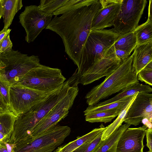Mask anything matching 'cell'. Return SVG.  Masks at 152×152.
Instances as JSON below:
<instances>
[{
    "instance_id": "obj_12",
    "label": "cell",
    "mask_w": 152,
    "mask_h": 152,
    "mask_svg": "<svg viewBox=\"0 0 152 152\" xmlns=\"http://www.w3.org/2000/svg\"><path fill=\"white\" fill-rule=\"evenodd\" d=\"M122 62L116 55L113 45L102 58L94 63L80 76V83L86 85L104 76L108 77Z\"/></svg>"
},
{
    "instance_id": "obj_28",
    "label": "cell",
    "mask_w": 152,
    "mask_h": 152,
    "mask_svg": "<svg viewBox=\"0 0 152 152\" xmlns=\"http://www.w3.org/2000/svg\"><path fill=\"white\" fill-rule=\"evenodd\" d=\"M68 0H41L38 6L46 14L52 15V14L63 6Z\"/></svg>"
},
{
    "instance_id": "obj_37",
    "label": "cell",
    "mask_w": 152,
    "mask_h": 152,
    "mask_svg": "<svg viewBox=\"0 0 152 152\" xmlns=\"http://www.w3.org/2000/svg\"><path fill=\"white\" fill-rule=\"evenodd\" d=\"M11 29L10 28L7 30L3 29L0 31V43L2 42L5 37L9 33H10Z\"/></svg>"
},
{
    "instance_id": "obj_32",
    "label": "cell",
    "mask_w": 152,
    "mask_h": 152,
    "mask_svg": "<svg viewBox=\"0 0 152 152\" xmlns=\"http://www.w3.org/2000/svg\"><path fill=\"white\" fill-rule=\"evenodd\" d=\"M10 34H8L0 43V54L12 50L13 45L10 38Z\"/></svg>"
},
{
    "instance_id": "obj_42",
    "label": "cell",
    "mask_w": 152,
    "mask_h": 152,
    "mask_svg": "<svg viewBox=\"0 0 152 152\" xmlns=\"http://www.w3.org/2000/svg\"><path fill=\"white\" fill-rule=\"evenodd\" d=\"M146 152H152L151 151H150L149 150V151H147Z\"/></svg>"
},
{
    "instance_id": "obj_26",
    "label": "cell",
    "mask_w": 152,
    "mask_h": 152,
    "mask_svg": "<svg viewBox=\"0 0 152 152\" xmlns=\"http://www.w3.org/2000/svg\"><path fill=\"white\" fill-rule=\"evenodd\" d=\"M122 110L105 111L88 114L85 115V120L91 123L103 122L106 123L111 122L119 115Z\"/></svg>"
},
{
    "instance_id": "obj_4",
    "label": "cell",
    "mask_w": 152,
    "mask_h": 152,
    "mask_svg": "<svg viewBox=\"0 0 152 152\" xmlns=\"http://www.w3.org/2000/svg\"><path fill=\"white\" fill-rule=\"evenodd\" d=\"M119 35L112 29L91 30L83 48L77 73L81 76L94 63L102 58Z\"/></svg>"
},
{
    "instance_id": "obj_2",
    "label": "cell",
    "mask_w": 152,
    "mask_h": 152,
    "mask_svg": "<svg viewBox=\"0 0 152 152\" xmlns=\"http://www.w3.org/2000/svg\"><path fill=\"white\" fill-rule=\"evenodd\" d=\"M79 79L75 73L62 86L48 95L28 111L18 116L15 123L14 130L9 143H16L31 136L38 123L67 94L74 83Z\"/></svg>"
},
{
    "instance_id": "obj_23",
    "label": "cell",
    "mask_w": 152,
    "mask_h": 152,
    "mask_svg": "<svg viewBox=\"0 0 152 152\" xmlns=\"http://www.w3.org/2000/svg\"><path fill=\"white\" fill-rule=\"evenodd\" d=\"M138 92L134 94L126 106L121 112L114 121L108 126L105 127L102 135L101 140H106L115 130L122 125L124 122L126 114Z\"/></svg>"
},
{
    "instance_id": "obj_41",
    "label": "cell",
    "mask_w": 152,
    "mask_h": 152,
    "mask_svg": "<svg viewBox=\"0 0 152 152\" xmlns=\"http://www.w3.org/2000/svg\"><path fill=\"white\" fill-rule=\"evenodd\" d=\"M5 65L0 59V72L4 68Z\"/></svg>"
},
{
    "instance_id": "obj_19",
    "label": "cell",
    "mask_w": 152,
    "mask_h": 152,
    "mask_svg": "<svg viewBox=\"0 0 152 152\" xmlns=\"http://www.w3.org/2000/svg\"><path fill=\"white\" fill-rule=\"evenodd\" d=\"M131 125H122L106 140L102 141L94 152H116L118 141L123 132Z\"/></svg>"
},
{
    "instance_id": "obj_16",
    "label": "cell",
    "mask_w": 152,
    "mask_h": 152,
    "mask_svg": "<svg viewBox=\"0 0 152 152\" xmlns=\"http://www.w3.org/2000/svg\"><path fill=\"white\" fill-rule=\"evenodd\" d=\"M132 67L136 74L152 61V41L137 45L133 53Z\"/></svg>"
},
{
    "instance_id": "obj_15",
    "label": "cell",
    "mask_w": 152,
    "mask_h": 152,
    "mask_svg": "<svg viewBox=\"0 0 152 152\" xmlns=\"http://www.w3.org/2000/svg\"><path fill=\"white\" fill-rule=\"evenodd\" d=\"M147 128L144 125L127 128L118 141L116 152H143V140Z\"/></svg>"
},
{
    "instance_id": "obj_39",
    "label": "cell",
    "mask_w": 152,
    "mask_h": 152,
    "mask_svg": "<svg viewBox=\"0 0 152 152\" xmlns=\"http://www.w3.org/2000/svg\"><path fill=\"white\" fill-rule=\"evenodd\" d=\"M144 125L148 129H152V122L147 118L143 119L141 121Z\"/></svg>"
},
{
    "instance_id": "obj_5",
    "label": "cell",
    "mask_w": 152,
    "mask_h": 152,
    "mask_svg": "<svg viewBox=\"0 0 152 152\" xmlns=\"http://www.w3.org/2000/svg\"><path fill=\"white\" fill-rule=\"evenodd\" d=\"M71 131L68 126L57 124L42 134L16 143L15 152H52L63 142Z\"/></svg>"
},
{
    "instance_id": "obj_36",
    "label": "cell",
    "mask_w": 152,
    "mask_h": 152,
    "mask_svg": "<svg viewBox=\"0 0 152 152\" xmlns=\"http://www.w3.org/2000/svg\"><path fill=\"white\" fill-rule=\"evenodd\" d=\"M8 152H15V150L16 147V143H11L4 142Z\"/></svg>"
},
{
    "instance_id": "obj_38",
    "label": "cell",
    "mask_w": 152,
    "mask_h": 152,
    "mask_svg": "<svg viewBox=\"0 0 152 152\" xmlns=\"http://www.w3.org/2000/svg\"><path fill=\"white\" fill-rule=\"evenodd\" d=\"M148 18L152 20V0L149 1L148 7Z\"/></svg>"
},
{
    "instance_id": "obj_6",
    "label": "cell",
    "mask_w": 152,
    "mask_h": 152,
    "mask_svg": "<svg viewBox=\"0 0 152 152\" xmlns=\"http://www.w3.org/2000/svg\"><path fill=\"white\" fill-rule=\"evenodd\" d=\"M66 79L60 69L41 64L29 71L17 83L50 93L61 87Z\"/></svg>"
},
{
    "instance_id": "obj_43",
    "label": "cell",
    "mask_w": 152,
    "mask_h": 152,
    "mask_svg": "<svg viewBox=\"0 0 152 152\" xmlns=\"http://www.w3.org/2000/svg\"><path fill=\"white\" fill-rule=\"evenodd\" d=\"M2 112V111H0V113H1V112Z\"/></svg>"
},
{
    "instance_id": "obj_9",
    "label": "cell",
    "mask_w": 152,
    "mask_h": 152,
    "mask_svg": "<svg viewBox=\"0 0 152 152\" xmlns=\"http://www.w3.org/2000/svg\"><path fill=\"white\" fill-rule=\"evenodd\" d=\"M79 79L80 78L74 83L66 96L38 123L31 136L34 137L44 132L50 128L56 125L68 115L69 110L72 106L78 94V85L80 83Z\"/></svg>"
},
{
    "instance_id": "obj_34",
    "label": "cell",
    "mask_w": 152,
    "mask_h": 152,
    "mask_svg": "<svg viewBox=\"0 0 152 152\" xmlns=\"http://www.w3.org/2000/svg\"><path fill=\"white\" fill-rule=\"evenodd\" d=\"M115 52L116 56L122 61L127 58L130 55L125 50L115 48Z\"/></svg>"
},
{
    "instance_id": "obj_8",
    "label": "cell",
    "mask_w": 152,
    "mask_h": 152,
    "mask_svg": "<svg viewBox=\"0 0 152 152\" xmlns=\"http://www.w3.org/2000/svg\"><path fill=\"white\" fill-rule=\"evenodd\" d=\"M147 2L146 0H121L112 29L119 34L133 31L138 26Z\"/></svg>"
},
{
    "instance_id": "obj_20",
    "label": "cell",
    "mask_w": 152,
    "mask_h": 152,
    "mask_svg": "<svg viewBox=\"0 0 152 152\" xmlns=\"http://www.w3.org/2000/svg\"><path fill=\"white\" fill-rule=\"evenodd\" d=\"M152 91V88L150 86L140 84L138 82L134 85L125 88L113 97L103 102H99L95 105L101 106L107 104L124 97L132 96L138 92L150 93Z\"/></svg>"
},
{
    "instance_id": "obj_24",
    "label": "cell",
    "mask_w": 152,
    "mask_h": 152,
    "mask_svg": "<svg viewBox=\"0 0 152 152\" xmlns=\"http://www.w3.org/2000/svg\"><path fill=\"white\" fill-rule=\"evenodd\" d=\"M114 45L115 48L125 50L130 54L137 46L136 39L134 31L120 34Z\"/></svg>"
},
{
    "instance_id": "obj_25",
    "label": "cell",
    "mask_w": 152,
    "mask_h": 152,
    "mask_svg": "<svg viewBox=\"0 0 152 152\" xmlns=\"http://www.w3.org/2000/svg\"><path fill=\"white\" fill-rule=\"evenodd\" d=\"M137 45L152 41V20L148 19L144 23L134 30Z\"/></svg>"
},
{
    "instance_id": "obj_29",
    "label": "cell",
    "mask_w": 152,
    "mask_h": 152,
    "mask_svg": "<svg viewBox=\"0 0 152 152\" xmlns=\"http://www.w3.org/2000/svg\"><path fill=\"white\" fill-rule=\"evenodd\" d=\"M11 84L0 73V94L9 108V91Z\"/></svg>"
},
{
    "instance_id": "obj_27",
    "label": "cell",
    "mask_w": 152,
    "mask_h": 152,
    "mask_svg": "<svg viewBox=\"0 0 152 152\" xmlns=\"http://www.w3.org/2000/svg\"><path fill=\"white\" fill-rule=\"evenodd\" d=\"M98 0H68L61 7L54 12L52 15L57 16L60 15L92 4Z\"/></svg>"
},
{
    "instance_id": "obj_3",
    "label": "cell",
    "mask_w": 152,
    "mask_h": 152,
    "mask_svg": "<svg viewBox=\"0 0 152 152\" xmlns=\"http://www.w3.org/2000/svg\"><path fill=\"white\" fill-rule=\"evenodd\" d=\"M133 58L132 54L102 83L87 93L85 98L88 105L96 104L101 100L139 82L132 67Z\"/></svg>"
},
{
    "instance_id": "obj_1",
    "label": "cell",
    "mask_w": 152,
    "mask_h": 152,
    "mask_svg": "<svg viewBox=\"0 0 152 152\" xmlns=\"http://www.w3.org/2000/svg\"><path fill=\"white\" fill-rule=\"evenodd\" d=\"M101 7L99 0L90 5L55 16L45 28L61 38L65 51L78 68L83 47L91 31L93 18Z\"/></svg>"
},
{
    "instance_id": "obj_18",
    "label": "cell",
    "mask_w": 152,
    "mask_h": 152,
    "mask_svg": "<svg viewBox=\"0 0 152 152\" xmlns=\"http://www.w3.org/2000/svg\"><path fill=\"white\" fill-rule=\"evenodd\" d=\"M103 124L99 128L93 129L89 132L82 136H78L75 140L58 147L54 152H73L83 144L94 140L105 129Z\"/></svg>"
},
{
    "instance_id": "obj_40",
    "label": "cell",
    "mask_w": 152,
    "mask_h": 152,
    "mask_svg": "<svg viewBox=\"0 0 152 152\" xmlns=\"http://www.w3.org/2000/svg\"><path fill=\"white\" fill-rule=\"evenodd\" d=\"M4 142H8V140L7 137L4 134L0 132V143Z\"/></svg>"
},
{
    "instance_id": "obj_7",
    "label": "cell",
    "mask_w": 152,
    "mask_h": 152,
    "mask_svg": "<svg viewBox=\"0 0 152 152\" xmlns=\"http://www.w3.org/2000/svg\"><path fill=\"white\" fill-rule=\"evenodd\" d=\"M0 59L5 65L0 73L11 85L18 83L29 71L41 64L38 56H28L13 50L0 54Z\"/></svg>"
},
{
    "instance_id": "obj_31",
    "label": "cell",
    "mask_w": 152,
    "mask_h": 152,
    "mask_svg": "<svg viewBox=\"0 0 152 152\" xmlns=\"http://www.w3.org/2000/svg\"><path fill=\"white\" fill-rule=\"evenodd\" d=\"M138 80L145 82L150 86L152 85V61L149 63L137 74Z\"/></svg>"
},
{
    "instance_id": "obj_13",
    "label": "cell",
    "mask_w": 152,
    "mask_h": 152,
    "mask_svg": "<svg viewBox=\"0 0 152 152\" xmlns=\"http://www.w3.org/2000/svg\"><path fill=\"white\" fill-rule=\"evenodd\" d=\"M144 118L152 122V94L138 92L126 114L124 122L137 126Z\"/></svg>"
},
{
    "instance_id": "obj_22",
    "label": "cell",
    "mask_w": 152,
    "mask_h": 152,
    "mask_svg": "<svg viewBox=\"0 0 152 152\" xmlns=\"http://www.w3.org/2000/svg\"><path fill=\"white\" fill-rule=\"evenodd\" d=\"M17 117L10 110L0 113V132L7 137L8 142L13 132Z\"/></svg>"
},
{
    "instance_id": "obj_21",
    "label": "cell",
    "mask_w": 152,
    "mask_h": 152,
    "mask_svg": "<svg viewBox=\"0 0 152 152\" xmlns=\"http://www.w3.org/2000/svg\"><path fill=\"white\" fill-rule=\"evenodd\" d=\"M133 95L122 98L114 102L101 106L88 105L84 111V115L105 111L122 110Z\"/></svg>"
},
{
    "instance_id": "obj_30",
    "label": "cell",
    "mask_w": 152,
    "mask_h": 152,
    "mask_svg": "<svg viewBox=\"0 0 152 152\" xmlns=\"http://www.w3.org/2000/svg\"><path fill=\"white\" fill-rule=\"evenodd\" d=\"M102 132L94 140L83 144L73 152H94L102 141L101 140V137Z\"/></svg>"
},
{
    "instance_id": "obj_10",
    "label": "cell",
    "mask_w": 152,
    "mask_h": 152,
    "mask_svg": "<svg viewBox=\"0 0 152 152\" xmlns=\"http://www.w3.org/2000/svg\"><path fill=\"white\" fill-rule=\"evenodd\" d=\"M51 93H46L18 83L12 84L9 91V110L18 117L28 111Z\"/></svg>"
},
{
    "instance_id": "obj_11",
    "label": "cell",
    "mask_w": 152,
    "mask_h": 152,
    "mask_svg": "<svg viewBox=\"0 0 152 152\" xmlns=\"http://www.w3.org/2000/svg\"><path fill=\"white\" fill-rule=\"evenodd\" d=\"M52 16L44 12L36 5L25 7L24 11L19 16V22L25 29V39L27 43L34 41L49 24Z\"/></svg>"
},
{
    "instance_id": "obj_14",
    "label": "cell",
    "mask_w": 152,
    "mask_h": 152,
    "mask_svg": "<svg viewBox=\"0 0 152 152\" xmlns=\"http://www.w3.org/2000/svg\"><path fill=\"white\" fill-rule=\"evenodd\" d=\"M121 0H99L101 7L92 21L91 30H98L113 26L119 10Z\"/></svg>"
},
{
    "instance_id": "obj_33",
    "label": "cell",
    "mask_w": 152,
    "mask_h": 152,
    "mask_svg": "<svg viewBox=\"0 0 152 152\" xmlns=\"http://www.w3.org/2000/svg\"><path fill=\"white\" fill-rule=\"evenodd\" d=\"M147 147L152 152V129H147L146 131Z\"/></svg>"
},
{
    "instance_id": "obj_17",
    "label": "cell",
    "mask_w": 152,
    "mask_h": 152,
    "mask_svg": "<svg viewBox=\"0 0 152 152\" xmlns=\"http://www.w3.org/2000/svg\"><path fill=\"white\" fill-rule=\"evenodd\" d=\"M23 6L22 0H0V19L3 18V29H8L15 15Z\"/></svg>"
},
{
    "instance_id": "obj_35",
    "label": "cell",
    "mask_w": 152,
    "mask_h": 152,
    "mask_svg": "<svg viewBox=\"0 0 152 152\" xmlns=\"http://www.w3.org/2000/svg\"><path fill=\"white\" fill-rule=\"evenodd\" d=\"M9 110V107L5 103L0 94V111L4 112Z\"/></svg>"
}]
</instances>
